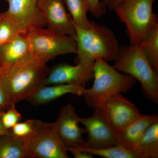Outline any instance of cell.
Masks as SVG:
<instances>
[{"label":"cell","instance_id":"1","mask_svg":"<svg viewBox=\"0 0 158 158\" xmlns=\"http://www.w3.org/2000/svg\"><path fill=\"white\" fill-rule=\"evenodd\" d=\"M50 68L47 63L29 53L1 74L10 104L28 99L45 85Z\"/></svg>","mask_w":158,"mask_h":158},{"label":"cell","instance_id":"2","mask_svg":"<svg viewBox=\"0 0 158 158\" xmlns=\"http://www.w3.org/2000/svg\"><path fill=\"white\" fill-rule=\"evenodd\" d=\"M93 71V85L85 89L82 96L86 104L94 111L99 112L111 97L128 92L135 84L133 77L122 73L101 58L95 59Z\"/></svg>","mask_w":158,"mask_h":158},{"label":"cell","instance_id":"3","mask_svg":"<svg viewBox=\"0 0 158 158\" xmlns=\"http://www.w3.org/2000/svg\"><path fill=\"white\" fill-rule=\"evenodd\" d=\"M75 27L78 62L94 63L98 58L107 62L115 60L120 46L113 31L93 21L88 29Z\"/></svg>","mask_w":158,"mask_h":158},{"label":"cell","instance_id":"4","mask_svg":"<svg viewBox=\"0 0 158 158\" xmlns=\"http://www.w3.org/2000/svg\"><path fill=\"white\" fill-rule=\"evenodd\" d=\"M113 66L141 83L145 96L155 104L158 103V73L153 69L139 46L120 47Z\"/></svg>","mask_w":158,"mask_h":158},{"label":"cell","instance_id":"5","mask_svg":"<svg viewBox=\"0 0 158 158\" xmlns=\"http://www.w3.org/2000/svg\"><path fill=\"white\" fill-rule=\"evenodd\" d=\"M156 0H128L115 10L126 27L130 44L139 45L158 25L153 6Z\"/></svg>","mask_w":158,"mask_h":158},{"label":"cell","instance_id":"6","mask_svg":"<svg viewBox=\"0 0 158 158\" xmlns=\"http://www.w3.org/2000/svg\"><path fill=\"white\" fill-rule=\"evenodd\" d=\"M27 35L30 53L46 63L57 56L76 54V40L73 37L57 34L44 27L34 29Z\"/></svg>","mask_w":158,"mask_h":158},{"label":"cell","instance_id":"7","mask_svg":"<svg viewBox=\"0 0 158 158\" xmlns=\"http://www.w3.org/2000/svg\"><path fill=\"white\" fill-rule=\"evenodd\" d=\"M68 152L57 135L54 123L34 120V132L27 138V157L68 158Z\"/></svg>","mask_w":158,"mask_h":158},{"label":"cell","instance_id":"8","mask_svg":"<svg viewBox=\"0 0 158 158\" xmlns=\"http://www.w3.org/2000/svg\"><path fill=\"white\" fill-rule=\"evenodd\" d=\"M98 112L115 134L124 129L142 115L135 105L121 93L111 97Z\"/></svg>","mask_w":158,"mask_h":158},{"label":"cell","instance_id":"9","mask_svg":"<svg viewBox=\"0 0 158 158\" xmlns=\"http://www.w3.org/2000/svg\"><path fill=\"white\" fill-rule=\"evenodd\" d=\"M80 118L72 105L62 107L56 121L54 123L59 139L67 150L85 147L83 135L87 132L85 128L79 125Z\"/></svg>","mask_w":158,"mask_h":158},{"label":"cell","instance_id":"10","mask_svg":"<svg viewBox=\"0 0 158 158\" xmlns=\"http://www.w3.org/2000/svg\"><path fill=\"white\" fill-rule=\"evenodd\" d=\"M8 3L6 11L19 26L22 33L47 26L39 7L40 0H4Z\"/></svg>","mask_w":158,"mask_h":158},{"label":"cell","instance_id":"11","mask_svg":"<svg viewBox=\"0 0 158 158\" xmlns=\"http://www.w3.org/2000/svg\"><path fill=\"white\" fill-rule=\"evenodd\" d=\"M94 63L78 62L76 65L60 63L50 69L45 85L69 84L84 86L94 77Z\"/></svg>","mask_w":158,"mask_h":158},{"label":"cell","instance_id":"12","mask_svg":"<svg viewBox=\"0 0 158 158\" xmlns=\"http://www.w3.org/2000/svg\"><path fill=\"white\" fill-rule=\"evenodd\" d=\"M39 7L47 28L57 34L76 38V28L63 0H40Z\"/></svg>","mask_w":158,"mask_h":158},{"label":"cell","instance_id":"13","mask_svg":"<svg viewBox=\"0 0 158 158\" xmlns=\"http://www.w3.org/2000/svg\"><path fill=\"white\" fill-rule=\"evenodd\" d=\"M80 123L85 126L88 133L84 148H102L118 144L116 134L97 111H94L90 117L80 118Z\"/></svg>","mask_w":158,"mask_h":158},{"label":"cell","instance_id":"14","mask_svg":"<svg viewBox=\"0 0 158 158\" xmlns=\"http://www.w3.org/2000/svg\"><path fill=\"white\" fill-rule=\"evenodd\" d=\"M157 120L158 116L155 114H142L136 121L115 134L118 144L134 151L148 128Z\"/></svg>","mask_w":158,"mask_h":158},{"label":"cell","instance_id":"15","mask_svg":"<svg viewBox=\"0 0 158 158\" xmlns=\"http://www.w3.org/2000/svg\"><path fill=\"white\" fill-rule=\"evenodd\" d=\"M85 87L69 84L45 85L40 88L27 100L34 106L45 104L65 94L83 96Z\"/></svg>","mask_w":158,"mask_h":158},{"label":"cell","instance_id":"16","mask_svg":"<svg viewBox=\"0 0 158 158\" xmlns=\"http://www.w3.org/2000/svg\"><path fill=\"white\" fill-rule=\"evenodd\" d=\"M30 52V42L27 34L20 33L0 46V66L9 68Z\"/></svg>","mask_w":158,"mask_h":158},{"label":"cell","instance_id":"17","mask_svg":"<svg viewBox=\"0 0 158 158\" xmlns=\"http://www.w3.org/2000/svg\"><path fill=\"white\" fill-rule=\"evenodd\" d=\"M27 157V138L14 135L10 130L0 135V158Z\"/></svg>","mask_w":158,"mask_h":158},{"label":"cell","instance_id":"18","mask_svg":"<svg viewBox=\"0 0 158 158\" xmlns=\"http://www.w3.org/2000/svg\"><path fill=\"white\" fill-rule=\"evenodd\" d=\"M134 151L138 158H158V120L148 128Z\"/></svg>","mask_w":158,"mask_h":158},{"label":"cell","instance_id":"19","mask_svg":"<svg viewBox=\"0 0 158 158\" xmlns=\"http://www.w3.org/2000/svg\"><path fill=\"white\" fill-rule=\"evenodd\" d=\"M75 26L82 29H88L90 25L87 14L90 11L88 0H63Z\"/></svg>","mask_w":158,"mask_h":158},{"label":"cell","instance_id":"20","mask_svg":"<svg viewBox=\"0 0 158 158\" xmlns=\"http://www.w3.org/2000/svg\"><path fill=\"white\" fill-rule=\"evenodd\" d=\"M138 46L153 69L158 73V25Z\"/></svg>","mask_w":158,"mask_h":158},{"label":"cell","instance_id":"21","mask_svg":"<svg viewBox=\"0 0 158 158\" xmlns=\"http://www.w3.org/2000/svg\"><path fill=\"white\" fill-rule=\"evenodd\" d=\"M77 148L87 152L92 155L99 156L104 158H138V156L134 151L127 149L119 144L102 148Z\"/></svg>","mask_w":158,"mask_h":158},{"label":"cell","instance_id":"22","mask_svg":"<svg viewBox=\"0 0 158 158\" xmlns=\"http://www.w3.org/2000/svg\"><path fill=\"white\" fill-rule=\"evenodd\" d=\"M23 33L17 23L5 11L0 13V46Z\"/></svg>","mask_w":158,"mask_h":158},{"label":"cell","instance_id":"23","mask_svg":"<svg viewBox=\"0 0 158 158\" xmlns=\"http://www.w3.org/2000/svg\"><path fill=\"white\" fill-rule=\"evenodd\" d=\"M1 120L4 127L10 130L22 119L21 114L18 111L15 104H11L6 110L0 112Z\"/></svg>","mask_w":158,"mask_h":158},{"label":"cell","instance_id":"24","mask_svg":"<svg viewBox=\"0 0 158 158\" xmlns=\"http://www.w3.org/2000/svg\"><path fill=\"white\" fill-rule=\"evenodd\" d=\"M34 120L27 119L24 121L19 122L10 129V131L14 135L19 138H30L34 132Z\"/></svg>","mask_w":158,"mask_h":158},{"label":"cell","instance_id":"25","mask_svg":"<svg viewBox=\"0 0 158 158\" xmlns=\"http://www.w3.org/2000/svg\"><path fill=\"white\" fill-rule=\"evenodd\" d=\"M90 11L93 16L100 17L106 12V7L101 0H88Z\"/></svg>","mask_w":158,"mask_h":158},{"label":"cell","instance_id":"26","mask_svg":"<svg viewBox=\"0 0 158 158\" xmlns=\"http://www.w3.org/2000/svg\"><path fill=\"white\" fill-rule=\"evenodd\" d=\"M10 105L8 92L0 74V111L6 110Z\"/></svg>","mask_w":158,"mask_h":158},{"label":"cell","instance_id":"27","mask_svg":"<svg viewBox=\"0 0 158 158\" xmlns=\"http://www.w3.org/2000/svg\"><path fill=\"white\" fill-rule=\"evenodd\" d=\"M127 1L128 0H103L102 2L105 6L110 10L115 11Z\"/></svg>","mask_w":158,"mask_h":158},{"label":"cell","instance_id":"28","mask_svg":"<svg viewBox=\"0 0 158 158\" xmlns=\"http://www.w3.org/2000/svg\"><path fill=\"white\" fill-rule=\"evenodd\" d=\"M67 151L70 152L75 158H92L94 157L91 154L79 148H70Z\"/></svg>","mask_w":158,"mask_h":158},{"label":"cell","instance_id":"29","mask_svg":"<svg viewBox=\"0 0 158 158\" xmlns=\"http://www.w3.org/2000/svg\"><path fill=\"white\" fill-rule=\"evenodd\" d=\"M1 112V111H0ZM9 130H7L3 126L2 120H1V116H0V135L7 133L9 131Z\"/></svg>","mask_w":158,"mask_h":158},{"label":"cell","instance_id":"30","mask_svg":"<svg viewBox=\"0 0 158 158\" xmlns=\"http://www.w3.org/2000/svg\"><path fill=\"white\" fill-rule=\"evenodd\" d=\"M8 68H6V67L0 66V74H2L4 73Z\"/></svg>","mask_w":158,"mask_h":158}]
</instances>
